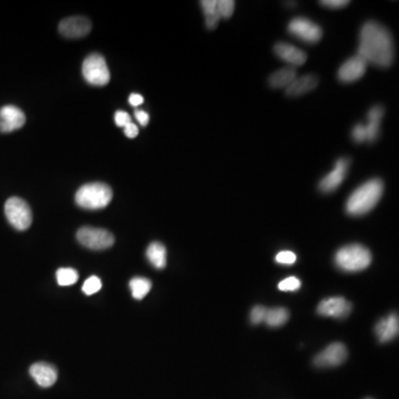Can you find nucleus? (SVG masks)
<instances>
[{
    "instance_id": "nucleus-37",
    "label": "nucleus",
    "mask_w": 399,
    "mask_h": 399,
    "mask_svg": "<svg viewBox=\"0 0 399 399\" xmlns=\"http://www.w3.org/2000/svg\"><path fill=\"white\" fill-rule=\"evenodd\" d=\"M367 399H369V398H367Z\"/></svg>"
},
{
    "instance_id": "nucleus-24",
    "label": "nucleus",
    "mask_w": 399,
    "mask_h": 399,
    "mask_svg": "<svg viewBox=\"0 0 399 399\" xmlns=\"http://www.w3.org/2000/svg\"><path fill=\"white\" fill-rule=\"evenodd\" d=\"M79 279L78 272L73 268H59L57 271V281L60 286H70L77 283Z\"/></svg>"
},
{
    "instance_id": "nucleus-32",
    "label": "nucleus",
    "mask_w": 399,
    "mask_h": 399,
    "mask_svg": "<svg viewBox=\"0 0 399 399\" xmlns=\"http://www.w3.org/2000/svg\"><path fill=\"white\" fill-rule=\"evenodd\" d=\"M115 122L118 127H121V128H124L127 124L132 122L131 117L126 111H122V110H119V111L115 112Z\"/></svg>"
},
{
    "instance_id": "nucleus-23",
    "label": "nucleus",
    "mask_w": 399,
    "mask_h": 399,
    "mask_svg": "<svg viewBox=\"0 0 399 399\" xmlns=\"http://www.w3.org/2000/svg\"><path fill=\"white\" fill-rule=\"evenodd\" d=\"M129 285H130L132 296L136 299H145V296H147L152 288L150 279H145V277H134L130 281Z\"/></svg>"
},
{
    "instance_id": "nucleus-17",
    "label": "nucleus",
    "mask_w": 399,
    "mask_h": 399,
    "mask_svg": "<svg viewBox=\"0 0 399 399\" xmlns=\"http://www.w3.org/2000/svg\"><path fill=\"white\" fill-rule=\"evenodd\" d=\"M399 321L396 313L380 319L376 325V335L380 343L393 341L398 336Z\"/></svg>"
},
{
    "instance_id": "nucleus-18",
    "label": "nucleus",
    "mask_w": 399,
    "mask_h": 399,
    "mask_svg": "<svg viewBox=\"0 0 399 399\" xmlns=\"http://www.w3.org/2000/svg\"><path fill=\"white\" fill-rule=\"evenodd\" d=\"M318 78L315 75H305L297 77L290 86L286 88V95L288 97H299L310 93L317 87Z\"/></svg>"
},
{
    "instance_id": "nucleus-31",
    "label": "nucleus",
    "mask_w": 399,
    "mask_h": 399,
    "mask_svg": "<svg viewBox=\"0 0 399 399\" xmlns=\"http://www.w3.org/2000/svg\"><path fill=\"white\" fill-rule=\"evenodd\" d=\"M353 139L355 142L362 143L364 141H367V133H366V128L364 124H358L353 129Z\"/></svg>"
},
{
    "instance_id": "nucleus-13",
    "label": "nucleus",
    "mask_w": 399,
    "mask_h": 399,
    "mask_svg": "<svg viewBox=\"0 0 399 399\" xmlns=\"http://www.w3.org/2000/svg\"><path fill=\"white\" fill-rule=\"evenodd\" d=\"M367 62L362 57L354 56L342 64L338 70V79L340 82L349 84L362 78L365 75L367 69Z\"/></svg>"
},
{
    "instance_id": "nucleus-7",
    "label": "nucleus",
    "mask_w": 399,
    "mask_h": 399,
    "mask_svg": "<svg viewBox=\"0 0 399 399\" xmlns=\"http://www.w3.org/2000/svg\"><path fill=\"white\" fill-rule=\"evenodd\" d=\"M77 240L87 249L93 251L109 249L115 243V236L104 229L84 226L77 232Z\"/></svg>"
},
{
    "instance_id": "nucleus-28",
    "label": "nucleus",
    "mask_w": 399,
    "mask_h": 399,
    "mask_svg": "<svg viewBox=\"0 0 399 399\" xmlns=\"http://www.w3.org/2000/svg\"><path fill=\"white\" fill-rule=\"evenodd\" d=\"M296 260H297V257H296L295 253L290 251L279 252L275 257V261L282 266H293Z\"/></svg>"
},
{
    "instance_id": "nucleus-33",
    "label": "nucleus",
    "mask_w": 399,
    "mask_h": 399,
    "mask_svg": "<svg viewBox=\"0 0 399 399\" xmlns=\"http://www.w3.org/2000/svg\"><path fill=\"white\" fill-rule=\"evenodd\" d=\"M319 3L326 8L341 9L349 5V0H324V1H319Z\"/></svg>"
},
{
    "instance_id": "nucleus-29",
    "label": "nucleus",
    "mask_w": 399,
    "mask_h": 399,
    "mask_svg": "<svg viewBox=\"0 0 399 399\" xmlns=\"http://www.w3.org/2000/svg\"><path fill=\"white\" fill-rule=\"evenodd\" d=\"M266 310L268 308L264 306H261V305H257V306L253 307L251 310V322L253 324L257 325L264 322V318H266Z\"/></svg>"
},
{
    "instance_id": "nucleus-25",
    "label": "nucleus",
    "mask_w": 399,
    "mask_h": 399,
    "mask_svg": "<svg viewBox=\"0 0 399 399\" xmlns=\"http://www.w3.org/2000/svg\"><path fill=\"white\" fill-rule=\"evenodd\" d=\"M235 3L233 0H219L216 1V9L221 18L231 17L234 12Z\"/></svg>"
},
{
    "instance_id": "nucleus-1",
    "label": "nucleus",
    "mask_w": 399,
    "mask_h": 399,
    "mask_svg": "<svg viewBox=\"0 0 399 399\" xmlns=\"http://www.w3.org/2000/svg\"><path fill=\"white\" fill-rule=\"evenodd\" d=\"M358 56L376 67H391L395 48L389 30L380 23L367 21L360 30Z\"/></svg>"
},
{
    "instance_id": "nucleus-21",
    "label": "nucleus",
    "mask_w": 399,
    "mask_h": 399,
    "mask_svg": "<svg viewBox=\"0 0 399 399\" xmlns=\"http://www.w3.org/2000/svg\"><path fill=\"white\" fill-rule=\"evenodd\" d=\"M147 259L154 268H158V270H163L167 266V249H165V246L160 242L151 243L147 249Z\"/></svg>"
},
{
    "instance_id": "nucleus-30",
    "label": "nucleus",
    "mask_w": 399,
    "mask_h": 399,
    "mask_svg": "<svg viewBox=\"0 0 399 399\" xmlns=\"http://www.w3.org/2000/svg\"><path fill=\"white\" fill-rule=\"evenodd\" d=\"M201 7L205 17L219 14L218 9H216V0H202Z\"/></svg>"
},
{
    "instance_id": "nucleus-10",
    "label": "nucleus",
    "mask_w": 399,
    "mask_h": 399,
    "mask_svg": "<svg viewBox=\"0 0 399 399\" xmlns=\"http://www.w3.org/2000/svg\"><path fill=\"white\" fill-rule=\"evenodd\" d=\"M347 355L349 353L344 344L333 343L314 358V364L317 367H334L343 364L346 360Z\"/></svg>"
},
{
    "instance_id": "nucleus-19",
    "label": "nucleus",
    "mask_w": 399,
    "mask_h": 399,
    "mask_svg": "<svg viewBox=\"0 0 399 399\" xmlns=\"http://www.w3.org/2000/svg\"><path fill=\"white\" fill-rule=\"evenodd\" d=\"M296 78H297V73H296L295 68L286 67L272 73L268 78V84L274 89H281V88L286 89Z\"/></svg>"
},
{
    "instance_id": "nucleus-36",
    "label": "nucleus",
    "mask_w": 399,
    "mask_h": 399,
    "mask_svg": "<svg viewBox=\"0 0 399 399\" xmlns=\"http://www.w3.org/2000/svg\"><path fill=\"white\" fill-rule=\"evenodd\" d=\"M142 95H139V93H132L129 98V104H131L132 106H139L143 104Z\"/></svg>"
},
{
    "instance_id": "nucleus-11",
    "label": "nucleus",
    "mask_w": 399,
    "mask_h": 399,
    "mask_svg": "<svg viewBox=\"0 0 399 399\" xmlns=\"http://www.w3.org/2000/svg\"><path fill=\"white\" fill-rule=\"evenodd\" d=\"M352 312V304L344 297H330L322 301L317 306L319 315L326 317L344 318Z\"/></svg>"
},
{
    "instance_id": "nucleus-5",
    "label": "nucleus",
    "mask_w": 399,
    "mask_h": 399,
    "mask_svg": "<svg viewBox=\"0 0 399 399\" xmlns=\"http://www.w3.org/2000/svg\"><path fill=\"white\" fill-rule=\"evenodd\" d=\"M82 75L88 84L95 87H104L111 78L106 59L99 53H93L84 59Z\"/></svg>"
},
{
    "instance_id": "nucleus-9",
    "label": "nucleus",
    "mask_w": 399,
    "mask_h": 399,
    "mask_svg": "<svg viewBox=\"0 0 399 399\" xmlns=\"http://www.w3.org/2000/svg\"><path fill=\"white\" fill-rule=\"evenodd\" d=\"M93 25L90 20L82 16L66 18L59 24V33L68 39H79L87 36Z\"/></svg>"
},
{
    "instance_id": "nucleus-2",
    "label": "nucleus",
    "mask_w": 399,
    "mask_h": 399,
    "mask_svg": "<svg viewBox=\"0 0 399 399\" xmlns=\"http://www.w3.org/2000/svg\"><path fill=\"white\" fill-rule=\"evenodd\" d=\"M382 191L384 183L382 180L373 179L365 182L363 185L358 187L347 200V213L355 216L369 213L380 202Z\"/></svg>"
},
{
    "instance_id": "nucleus-34",
    "label": "nucleus",
    "mask_w": 399,
    "mask_h": 399,
    "mask_svg": "<svg viewBox=\"0 0 399 399\" xmlns=\"http://www.w3.org/2000/svg\"><path fill=\"white\" fill-rule=\"evenodd\" d=\"M134 115H136V119H137L138 122H139L141 126H148L150 117H149L147 112L143 111V110H136V111H134Z\"/></svg>"
},
{
    "instance_id": "nucleus-14",
    "label": "nucleus",
    "mask_w": 399,
    "mask_h": 399,
    "mask_svg": "<svg viewBox=\"0 0 399 399\" xmlns=\"http://www.w3.org/2000/svg\"><path fill=\"white\" fill-rule=\"evenodd\" d=\"M349 160L342 158L336 163L335 168L327 174L324 179L319 182V190L322 192L330 193L335 191L343 183L349 170Z\"/></svg>"
},
{
    "instance_id": "nucleus-20",
    "label": "nucleus",
    "mask_w": 399,
    "mask_h": 399,
    "mask_svg": "<svg viewBox=\"0 0 399 399\" xmlns=\"http://www.w3.org/2000/svg\"><path fill=\"white\" fill-rule=\"evenodd\" d=\"M382 115H384V109L382 106H376L369 110V115H367L369 123H367V126H365L369 142H375L378 139Z\"/></svg>"
},
{
    "instance_id": "nucleus-35",
    "label": "nucleus",
    "mask_w": 399,
    "mask_h": 399,
    "mask_svg": "<svg viewBox=\"0 0 399 399\" xmlns=\"http://www.w3.org/2000/svg\"><path fill=\"white\" fill-rule=\"evenodd\" d=\"M124 134H126L127 137L130 138V139H133V138L137 137L138 134H139V128H138L133 122H130L129 124H127L124 128Z\"/></svg>"
},
{
    "instance_id": "nucleus-27",
    "label": "nucleus",
    "mask_w": 399,
    "mask_h": 399,
    "mask_svg": "<svg viewBox=\"0 0 399 399\" xmlns=\"http://www.w3.org/2000/svg\"><path fill=\"white\" fill-rule=\"evenodd\" d=\"M301 281L297 277H290L288 279H283L282 282L279 284V290L283 292H294L301 288Z\"/></svg>"
},
{
    "instance_id": "nucleus-4",
    "label": "nucleus",
    "mask_w": 399,
    "mask_h": 399,
    "mask_svg": "<svg viewBox=\"0 0 399 399\" xmlns=\"http://www.w3.org/2000/svg\"><path fill=\"white\" fill-rule=\"evenodd\" d=\"M371 263V251L360 244L344 246L335 254V264L343 271H363Z\"/></svg>"
},
{
    "instance_id": "nucleus-6",
    "label": "nucleus",
    "mask_w": 399,
    "mask_h": 399,
    "mask_svg": "<svg viewBox=\"0 0 399 399\" xmlns=\"http://www.w3.org/2000/svg\"><path fill=\"white\" fill-rule=\"evenodd\" d=\"M5 214L9 223L18 231H25L33 223V212L29 204L23 198H10L5 204Z\"/></svg>"
},
{
    "instance_id": "nucleus-8",
    "label": "nucleus",
    "mask_w": 399,
    "mask_h": 399,
    "mask_svg": "<svg viewBox=\"0 0 399 399\" xmlns=\"http://www.w3.org/2000/svg\"><path fill=\"white\" fill-rule=\"evenodd\" d=\"M288 29L290 35H293L296 38H299L307 44H316L321 40L322 36H323L321 27L307 18H294L288 24Z\"/></svg>"
},
{
    "instance_id": "nucleus-22",
    "label": "nucleus",
    "mask_w": 399,
    "mask_h": 399,
    "mask_svg": "<svg viewBox=\"0 0 399 399\" xmlns=\"http://www.w3.org/2000/svg\"><path fill=\"white\" fill-rule=\"evenodd\" d=\"M290 318V313L284 307H277V308H268L266 310L264 322L270 327H279L284 325Z\"/></svg>"
},
{
    "instance_id": "nucleus-16",
    "label": "nucleus",
    "mask_w": 399,
    "mask_h": 399,
    "mask_svg": "<svg viewBox=\"0 0 399 399\" xmlns=\"http://www.w3.org/2000/svg\"><path fill=\"white\" fill-rule=\"evenodd\" d=\"M29 373L38 385L45 388L51 387L58 378L56 367L47 363L34 364L29 369Z\"/></svg>"
},
{
    "instance_id": "nucleus-15",
    "label": "nucleus",
    "mask_w": 399,
    "mask_h": 399,
    "mask_svg": "<svg viewBox=\"0 0 399 399\" xmlns=\"http://www.w3.org/2000/svg\"><path fill=\"white\" fill-rule=\"evenodd\" d=\"M274 51L279 58L282 59L286 64L293 66V68L303 66L307 60V55L304 51L285 42L277 44L274 47Z\"/></svg>"
},
{
    "instance_id": "nucleus-3",
    "label": "nucleus",
    "mask_w": 399,
    "mask_h": 399,
    "mask_svg": "<svg viewBox=\"0 0 399 399\" xmlns=\"http://www.w3.org/2000/svg\"><path fill=\"white\" fill-rule=\"evenodd\" d=\"M111 187L102 182H93L82 185L75 193V203L86 210H101L111 202Z\"/></svg>"
},
{
    "instance_id": "nucleus-12",
    "label": "nucleus",
    "mask_w": 399,
    "mask_h": 399,
    "mask_svg": "<svg viewBox=\"0 0 399 399\" xmlns=\"http://www.w3.org/2000/svg\"><path fill=\"white\" fill-rule=\"evenodd\" d=\"M26 115L23 110L15 106H5L0 109V132L8 133L23 128Z\"/></svg>"
},
{
    "instance_id": "nucleus-26",
    "label": "nucleus",
    "mask_w": 399,
    "mask_h": 399,
    "mask_svg": "<svg viewBox=\"0 0 399 399\" xmlns=\"http://www.w3.org/2000/svg\"><path fill=\"white\" fill-rule=\"evenodd\" d=\"M102 288V282L98 277H91L89 279H86L84 286H82V290L86 295H93V294L97 293Z\"/></svg>"
}]
</instances>
